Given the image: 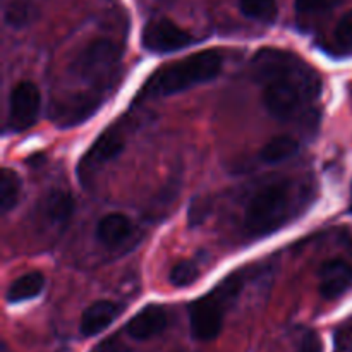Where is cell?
<instances>
[{
	"mask_svg": "<svg viewBox=\"0 0 352 352\" xmlns=\"http://www.w3.org/2000/svg\"><path fill=\"white\" fill-rule=\"evenodd\" d=\"M263 103L280 120H294L315 107L322 96V78L292 52L263 48L253 58Z\"/></svg>",
	"mask_w": 352,
	"mask_h": 352,
	"instance_id": "1",
	"label": "cell"
},
{
	"mask_svg": "<svg viewBox=\"0 0 352 352\" xmlns=\"http://www.w3.org/2000/svg\"><path fill=\"white\" fill-rule=\"evenodd\" d=\"M241 291H243V278L239 275H230L212 292L191 305L189 322H191L192 336L205 342L215 339L223 327L227 309L232 306Z\"/></svg>",
	"mask_w": 352,
	"mask_h": 352,
	"instance_id": "4",
	"label": "cell"
},
{
	"mask_svg": "<svg viewBox=\"0 0 352 352\" xmlns=\"http://www.w3.org/2000/svg\"><path fill=\"white\" fill-rule=\"evenodd\" d=\"M333 40H336L337 48L344 54L352 52V9L342 16V19L337 23L336 31H333Z\"/></svg>",
	"mask_w": 352,
	"mask_h": 352,
	"instance_id": "20",
	"label": "cell"
},
{
	"mask_svg": "<svg viewBox=\"0 0 352 352\" xmlns=\"http://www.w3.org/2000/svg\"><path fill=\"white\" fill-rule=\"evenodd\" d=\"M40 89L30 81L16 85L9 98V126L12 131H26L34 126L40 116Z\"/></svg>",
	"mask_w": 352,
	"mask_h": 352,
	"instance_id": "8",
	"label": "cell"
},
{
	"mask_svg": "<svg viewBox=\"0 0 352 352\" xmlns=\"http://www.w3.org/2000/svg\"><path fill=\"white\" fill-rule=\"evenodd\" d=\"M222 54L205 50L181 58L172 64L162 65L144 85V96H167L186 91L192 86L212 81L222 71Z\"/></svg>",
	"mask_w": 352,
	"mask_h": 352,
	"instance_id": "3",
	"label": "cell"
},
{
	"mask_svg": "<svg viewBox=\"0 0 352 352\" xmlns=\"http://www.w3.org/2000/svg\"><path fill=\"white\" fill-rule=\"evenodd\" d=\"M199 270L195 261H179L170 270V282L175 287H188L198 280Z\"/></svg>",
	"mask_w": 352,
	"mask_h": 352,
	"instance_id": "19",
	"label": "cell"
},
{
	"mask_svg": "<svg viewBox=\"0 0 352 352\" xmlns=\"http://www.w3.org/2000/svg\"><path fill=\"white\" fill-rule=\"evenodd\" d=\"M347 0H296V10L299 14H322L339 7Z\"/></svg>",
	"mask_w": 352,
	"mask_h": 352,
	"instance_id": "21",
	"label": "cell"
},
{
	"mask_svg": "<svg viewBox=\"0 0 352 352\" xmlns=\"http://www.w3.org/2000/svg\"><path fill=\"white\" fill-rule=\"evenodd\" d=\"M120 62V47L112 40L100 38L81 50L72 64V72L79 79L96 86H105L110 81Z\"/></svg>",
	"mask_w": 352,
	"mask_h": 352,
	"instance_id": "5",
	"label": "cell"
},
{
	"mask_svg": "<svg viewBox=\"0 0 352 352\" xmlns=\"http://www.w3.org/2000/svg\"><path fill=\"white\" fill-rule=\"evenodd\" d=\"M352 284V268L344 260H330L320 268L318 287L325 299L340 298Z\"/></svg>",
	"mask_w": 352,
	"mask_h": 352,
	"instance_id": "9",
	"label": "cell"
},
{
	"mask_svg": "<svg viewBox=\"0 0 352 352\" xmlns=\"http://www.w3.org/2000/svg\"><path fill=\"white\" fill-rule=\"evenodd\" d=\"M141 43L153 54H170L195 43V38L170 19L160 17L146 23L141 33Z\"/></svg>",
	"mask_w": 352,
	"mask_h": 352,
	"instance_id": "6",
	"label": "cell"
},
{
	"mask_svg": "<svg viewBox=\"0 0 352 352\" xmlns=\"http://www.w3.org/2000/svg\"><path fill=\"white\" fill-rule=\"evenodd\" d=\"M45 289V277L40 272H31L23 275L10 284L6 299L9 302H23L40 296Z\"/></svg>",
	"mask_w": 352,
	"mask_h": 352,
	"instance_id": "13",
	"label": "cell"
},
{
	"mask_svg": "<svg viewBox=\"0 0 352 352\" xmlns=\"http://www.w3.org/2000/svg\"><path fill=\"white\" fill-rule=\"evenodd\" d=\"M120 315V306L112 301H96L85 309L81 316V333L86 337L103 332L117 316Z\"/></svg>",
	"mask_w": 352,
	"mask_h": 352,
	"instance_id": "11",
	"label": "cell"
},
{
	"mask_svg": "<svg viewBox=\"0 0 352 352\" xmlns=\"http://www.w3.org/2000/svg\"><path fill=\"white\" fill-rule=\"evenodd\" d=\"M124 136L126 134H124L120 126H112L100 134L98 140L89 146V150L86 151V155L79 162L78 174L81 182L91 179L95 172L100 170L107 162L113 160L117 155L122 153L124 143H126Z\"/></svg>",
	"mask_w": 352,
	"mask_h": 352,
	"instance_id": "7",
	"label": "cell"
},
{
	"mask_svg": "<svg viewBox=\"0 0 352 352\" xmlns=\"http://www.w3.org/2000/svg\"><path fill=\"white\" fill-rule=\"evenodd\" d=\"M74 212V199L64 189H54L43 201V213L50 222L65 223Z\"/></svg>",
	"mask_w": 352,
	"mask_h": 352,
	"instance_id": "14",
	"label": "cell"
},
{
	"mask_svg": "<svg viewBox=\"0 0 352 352\" xmlns=\"http://www.w3.org/2000/svg\"><path fill=\"white\" fill-rule=\"evenodd\" d=\"M302 188L292 181L263 186L248 205L244 226L251 236L263 237L275 232L301 210Z\"/></svg>",
	"mask_w": 352,
	"mask_h": 352,
	"instance_id": "2",
	"label": "cell"
},
{
	"mask_svg": "<svg viewBox=\"0 0 352 352\" xmlns=\"http://www.w3.org/2000/svg\"><path fill=\"white\" fill-rule=\"evenodd\" d=\"M243 14L260 23H274L277 19V0H239Z\"/></svg>",
	"mask_w": 352,
	"mask_h": 352,
	"instance_id": "17",
	"label": "cell"
},
{
	"mask_svg": "<svg viewBox=\"0 0 352 352\" xmlns=\"http://www.w3.org/2000/svg\"><path fill=\"white\" fill-rule=\"evenodd\" d=\"M296 352H323V342L318 337V333L308 332L302 337L301 344H299Z\"/></svg>",
	"mask_w": 352,
	"mask_h": 352,
	"instance_id": "22",
	"label": "cell"
},
{
	"mask_svg": "<svg viewBox=\"0 0 352 352\" xmlns=\"http://www.w3.org/2000/svg\"><path fill=\"white\" fill-rule=\"evenodd\" d=\"M299 150V143L292 136H277L272 138L263 148H261V160L267 164H280L287 158L294 157Z\"/></svg>",
	"mask_w": 352,
	"mask_h": 352,
	"instance_id": "15",
	"label": "cell"
},
{
	"mask_svg": "<svg viewBox=\"0 0 352 352\" xmlns=\"http://www.w3.org/2000/svg\"><path fill=\"white\" fill-rule=\"evenodd\" d=\"M351 210H352V186H351Z\"/></svg>",
	"mask_w": 352,
	"mask_h": 352,
	"instance_id": "23",
	"label": "cell"
},
{
	"mask_svg": "<svg viewBox=\"0 0 352 352\" xmlns=\"http://www.w3.org/2000/svg\"><path fill=\"white\" fill-rule=\"evenodd\" d=\"M133 234V223L122 213L105 215L96 226V237L107 248H116L126 243Z\"/></svg>",
	"mask_w": 352,
	"mask_h": 352,
	"instance_id": "12",
	"label": "cell"
},
{
	"mask_svg": "<svg viewBox=\"0 0 352 352\" xmlns=\"http://www.w3.org/2000/svg\"><path fill=\"white\" fill-rule=\"evenodd\" d=\"M2 352H7V347H6V346H3V347H2Z\"/></svg>",
	"mask_w": 352,
	"mask_h": 352,
	"instance_id": "24",
	"label": "cell"
},
{
	"mask_svg": "<svg viewBox=\"0 0 352 352\" xmlns=\"http://www.w3.org/2000/svg\"><path fill=\"white\" fill-rule=\"evenodd\" d=\"M21 179L10 168H2L0 172V210L2 213L10 212L17 206L21 198Z\"/></svg>",
	"mask_w": 352,
	"mask_h": 352,
	"instance_id": "16",
	"label": "cell"
},
{
	"mask_svg": "<svg viewBox=\"0 0 352 352\" xmlns=\"http://www.w3.org/2000/svg\"><path fill=\"white\" fill-rule=\"evenodd\" d=\"M33 14V6L28 0H12L6 7V23L12 28H21L30 23Z\"/></svg>",
	"mask_w": 352,
	"mask_h": 352,
	"instance_id": "18",
	"label": "cell"
},
{
	"mask_svg": "<svg viewBox=\"0 0 352 352\" xmlns=\"http://www.w3.org/2000/svg\"><path fill=\"white\" fill-rule=\"evenodd\" d=\"M168 315L162 306H146L129 320L126 327L127 336L134 340H148L167 329Z\"/></svg>",
	"mask_w": 352,
	"mask_h": 352,
	"instance_id": "10",
	"label": "cell"
}]
</instances>
